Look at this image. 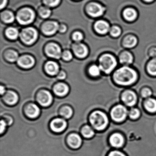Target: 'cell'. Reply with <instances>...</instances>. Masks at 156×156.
<instances>
[{"instance_id": "1", "label": "cell", "mask_w": 156, "mask_h": 156, "mask_svg": "<svg viewBox=\"0 0 156 156\" xmlns=\"http://www.w3.org/2000/svg\"><path fill=\"white\" fill-rule=\"evenodd\" d=\"M113 76L117 83L121 85L128 86L136 82L137 74L133 68L124 66L118 69L114 73Z\"/></svg>"}, {"instance_id": "2", "label": "cell", "mask_w": 156, "mask_h": 156, "mask_svg": "<svg viewBox=\"0 0 156 156\" xmlns=\"http://www.w3.org/2000/svg\"><path fill=\"white\" fill-rule=\"evenodd\" d=\"M99 66L101 71L106 74L110 73L116 67L117 60L114 55L106 53L103 55L99 59Z\"/></svg>"}, {"instance_id": "3", "label": "cell", "mask_w": 156, "mask_h": 156, "mask_svg": "<svg viewBox=\"0 0 156 156\" xmlns=\"http://www.w3.org/2000/svg\"><path fill=\"white\" fill-rule=\"evenodd\" d=\"M90 120L93 127L98 130L105 129L108 122L107 116L100 111H96L92 113Z\"/></svg>"}, {"instance_id": "4", "label": "cell", "mask_w": 156, "mask_h": 156, "mask_svg": "<svg viewBox=\"0 0 156 156\" xmlns=\"http://www.w3.org/2000/svg\"><path fill=\"white\" fill-rule=\"evenodd\" d=\"M35 17L33 11L29 8H25L18 13L17 19L18 22L22 25H27L31 23Z\"/></svg>"}, {"instance_id": "5", "label": "cell", "mask_w": 156, "mask_h": 156, "mask_svg": "<svg viewBox=\"0 0 156 156\" xmlns=\"http://www.w3.org/2000/svg\"><path fill=\"white\" fill-rule=\"evenodd\" d=\"M38 34L37 31L32 28L24 29L22 31L20 37L22 41L28 44H32L37 40Z\"/></svg>"}, {"instance_id": "6", "label": "cell", "mask_w": 156, "mask_h": 156, "mask_svg": "<svg viewBox=\"0 0 156 156\" xmlns=\"http://www.w3.org/2000/svg\"><path fill=\"white\" fill-rule=\"evenodd\" d=\"M128 114L126 108L121 105L116 106L111 111V118L116 122H121L125 120Z\"/></svg>"}, {"instance_id": "7", "label": "cell", "mask_w": 156, "mask_h": 156, "mask_svg": "<svg viewBox=\"0 0 156 156\" xmlns=\"http://www.w3.org/2000/svg\"><path fill=\"white\" fill-rule=\"evenodd\" d=\"M122 16L124 20L126 22H135L138 18V12L134 7L129 6L123 9Z\"/></svg>"}, {"instance_id": "8", "label": "cell", "mask_w": 156, "mask_h": 156, "mask_svg": "<svg viewBox=\"0 0 156 156\" xmlns=\"http://www.w3.org/2000/svg\"><path fill=\"white\" fill-rule=\"evenodd\" d=\"M139 40L137 37L134 34H127L122 38L121 41V44L124 49H134L137 45Z\"/></svg>"}, {"instance_id": "9", "label": "cell", "mask_w": 156, "mask_h": 156, "mask_svg": "<svg viewBox=\"0 0 156 156\" xmlns=\"http://www.w3.org/2000/svg\"><path fill=\"white\" fill-rule=\"evenodd\" d=\"M87 11L90 16L94 18H98L104 14L106 11V8L101 4L93 2L88 5Z\"/></svg>"}, {"instance_id": "10", "label": "cell", "mask_w": 156, "mask_h": 156, "mask_svg": "<svg viewBox=\"0 0 156 156\" xmlns=\"http://www.w3.org/2000/svg\"><path fill=\"white\" fill-rule=\"evenodd\" d=\"M119 61L125 66L132 64L134 61V56L129 50H124L118 55Z\"/></svg>"}, {"instance_id": "11", "label": "cell", "mask_w": 156, "mask_h": 156, "mask_svg": "<svg viewBox=\"0 0 156 156\" xmlns=\"http://www.w3.org/2000/svg\"><path fill=\"white\" fill-rule=\"evenodd\" d=\"M111 27L108 22L104 20L98 21L94 25L96 31L101 35H106L108 33Z\"/></svg>"}, {"instance_id": "12", "label": "cell", "mask_w": 156, "mask_h": 156, "mask_svg": "<svg viewBox=\"0 0 156 156\" xmlns=\"http://www.w3.org/2000/svg\"><path fill=\"white\" fill-rule=\"evenodd\" d=\"M122 101L128 106L132 107L136 103L137 97L133 91L127 90L122 94L121 96Z\"/></svg>"}, {"instance_id": "13", "label": "cell", "mask_w": 156, "mask_h": 156, "mask_svg": "<svg viewBox=\"0 0 156 156\" xmlns=\"http://www.w3.org/2000/svg\"><path fill=\"white\" fill-rule=\"evenodd\" d=\"M47 55L55 59H59L62 55L61 48L57 44L51 43L48 44L45 49Z\"/></svg>"}, {"instance_id": "14", "label": "cell", "mask_w": 156, "mask_h": 156, "mask_svg": "<svg viewBox=\"0 0 156 156\" xmlns=\"http://www.w3.org/2000/svg\"><path fill=\"white\" fill-rule=\"evenodd\" d=\"M37 100L39 104L43 106H48L51 104L52 96L50 92L43 91L38 94Z\"/></svg>"}, {"instance_id": "15", "label": "cell", "mask_w": 156, "mask_h": 156, "mask_svg": "<svg viewBox=\"0 0 156 156\" xmlns=\"http://www.w3.org/2000/svg\"><path fill=\"white\" fill-rule=\"evenodd\" d=\"M59 26L55 22L49 21L45 23L42 27V31L47 35H53L59 30Z\"/></svg>"}, {"instance_id": "16", "label": "cell", "mask_w": 156, "mask_h": 156, "mask_svg": "<svg viewBox=\"0 0 156 156\" xmlns=\"http://www.w3.org/2000/svg\"><path fill=\"white\" fill-rule=\"evenodd\" d=\"M109 141L112 147L115 148H120L124 145L125 140L124 137L121 134L115 133L110 136Z\"/></svg>"}, {"instance_id": "17", "label": "cell", "mask_w": 156, "mask_h": 156, "mask_svg": "<svg viewBox=\"0 0 156 156\" xmlns=\"http://www.w3.org/2000/svg\"><path fill=\"white\" fill-rule=\"evenodd\" d=\"M73 50L76 55L80 58L85 57L88 52L87 47L83 44L80 43H76L74 44Z\"/></svg>"}, {"instance_id": "18", "label": "cell", "mask_w": 156, "mask_h": 156, "mask_svg": "<svg viewBox=\"0 0 156 156\" xmlns=\"http://www.w3.org/2000/svg\"><path fill=\"white\" fill-rule=\"evenodd\" d=\"M66 127V121L62 119H56L51 123V129L55 132H62L65 129Z\"/></svg>"}, {"instance_id": "19", "label": "cell", "mask_w": 156, "mask_h": 156, "mask_svg": "<svg viewBox=\"0 0 156 156\" xmlns=\"http://www.w3.org/2000/svg\"><path fill=\"white\" fill-rule=\"evenodd\" d=\"M18 64L24 68H30L34 65L35 61L32 56L23 55L18 60Z\"/></svg>"}, {"instance_id": "20", "label": "cell", "mask_w": 156, "mask_h": 156, "mask_svg": "<svg viewBox=\"0 0 156 156\" xmlns=\"http://www.w3.org/2000/svg\"><path fill=\"white\" fill-rule=\"evenodd\" d=\"M69 145L73 148L79 147L82 144V139L77 134H73L69 136L68 139Z\"/></svg>"}, {"instance_id": "21", "label": "cell", "mask_w": 156, "mask_h": 156, "mask_svg": "<svg viewBox=\"0 0 156 156\" xmlns=\"http://www.w3.org/2000/svg\"><path fill=\"white\" fill-rule=\"evenodd\" d=\"M26 113L30 118H34L40 115V108L34 104H30L26 108Z\"/></svg>"}, {"instance_id": "22", "label": "cell", "mask_w": 156, "mask_h": 156, "mask_svg": "<svg viewBox=\"0 0 156 156\" xmlns=\"http://www.w3.org/2000/svg\"><path fill=\"white\" fill-rule=\"evenodd\" d=\"M45 68L46 72L51 75H55L59 72V66L54 62H48L45 65Z\"/></svg>"}, {"instance_id": "23", "label": "cell", "mask_w": 156, "mask_h": 156, "mask_svg": "<svg viewBox=\"0 0 156 156\" xmlns=\"http://www.w3.org/2000/svg\"><path fill=\"white\" fill-rule=\"evenodd\" d=\"M54 91L57 95L63 96L67 94L69 92V87L65 84L61 83L55 86Z\"/></svg>"}, {"instance_id": "24", "label": "cell", "mask_w": 156, "mask_h": 156, "mask_svg": "<svg viewBox=\"0 0 156 156\" xmlns=\"http://www.w3.org/2000/svg\"><path fill=\"white\" fill-rule=\"evenodd\" d=\"M4 99L7 104L10 105H14L18 102L19 97L16 93L9 91L5 95Z\"/></svg>"}, {"instance_id": "25", "label": "cell", "mask_w": 156, "mask_h": 156, "mask_svg": "<svg viewBox=\"0 0 156 156\" xmlns=\"http://www.w3.org/2000/svg\"><path fill=\"white\" fill-rule=\"evenodd\" d=\"M109 35L112 38L117 39L121 37L122 34V30L118 25H112L109 31Z\"/></svg>"}, {"instance_id": "26", "label": "cell", "mask_w": 156, "mask_h": 156, "mask_svg": "<svg viewBox=\"0 0 156 156\" xmlns=\"http://www.w3.org/2000/svg\"><path fill=\"white\" fill-rule=\"evenodd\" d=\"M145 108L150 113L156 112V100L154 98H149L147 99L144 104Z\"/></svg>"}, {"instance_id": "27", "label": "cell", "mask_w": 156, "mask_h": 156, "mask_svg": "<svg viewBox=\"0 0 156 156\" xmlns=\"http://www.w3.org/2000/svg\"><path fill=\"white\" fill-rule=\"evenodd\" d=\"M147 71L152 76H156V57L151 58L147 64Z\"/></svg>"}, {"instance_id": "28", "label": "cell", "mask_w": 156, "mask_h": 156, "mask_svg": "<svg viewBox=\"0 0 156 156\" xmlns=\"http://www.w3.org/2000/svg\"><path fill=\"white\" fill-rule=\"evenodd\" d=\"M6 34L9 39L14 40L18 38L19 35V32L18 30L11 27L7 29L6 31Z\"/></svg>"}, {"instance_id": "29", "label": "cell", "mask_w": 156, "mask_h": 156, "mask_svg": "<svg viewBox=\"0 0 156 156\" xmlns=\"http://www.w3.org/2000/svg\"><path fill=\"white\" fill-rule=\"evenodd\" d=\"M2 20L7 23L13 22L14 20V16L12 12L9 11H6L2 14Z\"/></svg>"}, {"instance_id": "30", "label": "cell", "mask_w": 156, "mask_h": 156, "mask_svg": "<svg viewBox=\"0 0 156 156\" xmlns=\"http://www.w3.org/2000/svg\"><path fill=\"white\" fill-rule=\"evenodd\" d=\"M6 58L11 62H14L18 59V54L17 52L13 51H8L5 54Z\"/></svg>"}, {"instance_id": "31", "label": "cell", "mask_w": 156, "mask_h": 156, "mask_svg": "<svg viewBox=\"0 0 156 156\" xmlns=\"http://www.w3.org/2000/svg\"><path fill=\"white\" fill-rule=\"evenodd\" d=\"M82 131L83 136L86 138L92 137L94 135V130L89 126H86L84 127Z\"/></svg>"}, {"instance_id": "32", "label": "cell", "mask_w": 156, "mask_h": 156, "mask_svg": "<svg viewBox=\"0 0 156 156\" xmlns=\"http://www.w3.org/2000/svg\"><path fill=\"white\" fill-rule=\"evenodd\" d=\"M61 114L65 118L69 119L73 115V111L72 108L69 107H65L61 110Z\"/></svg>"}, {"instance_id": "33", "label": "cell", "mask_w": 156, "mask_h": 156, "mask_svg": "<svg viewBox=\"0 0 156 156\" xmlns=\"http://www.w3.org/2000/svg\"><path fill=\"white\" fill-rule=\"evenodd\" d=\"M101 70L99 66L93 65L89 68V72L92 76H97L100 75Z\"/></svg>"}, {"instance_id": "34", "label": "cell", "mask_w": 156, "mask_h": 156, "mask_svg": "<svg viewBox=\"0 0 156 156\" xmlns=\"http://www.w3.org/2000/svg\"><path fill=\"white\" fill-rule=\"evenodd\" d=\"M129 116L131 119H135L138 118L140 116V111L136 108H132L129 112Z\"/></svg>"}, {"instance_id": "35", "label": "cell", "mask_w": 156, "mask_h": 156, "mask_svg": "<svg viewBox=\"0 0 156 156\" xmlns=\"http://www.w3.org/2000/svg\"><path fill=\"white\" fill-rule=\"evenodd\" d=\"M39 13L41 17L42 18H47L51 15V11L48 8L42 7L40 9Z\"/></svg>"}, {"instance_id": "36", "label": "cell", "mask_w": 156, "mask_h": 156, "mask_svg": "<svg viewBox=\"0 0 156 156\" xmlns=\"http://www.w3.org/2000/svg\"><path fill=\"white\" fill-rule=\"evenodd\" d=\"M60 0H44V4L48 7H54L58 5Z\"/></svg>"}, {"instance_id": "37", "label": "cell", "mask_w": 156, "mask_h": 156, "mask_svg": "<svg viewBox=\"0 0 156 156\" xmlns=\"http://www.w3.org/2000/svg\"><path fill=\"white\" fill-rule=\"evenodd\" d=\"M149 58H153L156 57V46H151L149 48L147 52Z\"/></svg>"}, {"instance_id": "38", "label": "cell", "mask_w": 156, "mask_h": 156, "mask_svg": "<svg viewBox=\"0 0 156 156\" xmlns=\"http://www.w3.org/2000/svg\"><path fill=\"white\" fill-rule=\"evenodd\" d=\"M152 94L151 90L148 88H145L142 90L141 92L142 96L144 98L149 97Z\"/></svg>"}, {"instance_id": "39", "label": "cell", "mask_w": 156, "mask_h": 156, "mask_svg": "<svg viewBox=\"0 0 156 156\" xmlns=\"http://www.w3.org/2000/svg\"><path fill=\"white\" fill-rule=\"evenodd\" d=\"M107 156H127L122 151L118 150L112 151H110Z\"/></svg>"}, {"instance_id": "40", "label": "cell", "mask_w": 156, "mask_h": 156, "mask_svg": "<svg viewBox=\"0 0 156 156\" xmlns=\"http://www.w3.org/2000/svg\"><path fill=\"white\" fill-rule=\"evenodd\" d=\"M62 57L64 60L66 61H70L73 58V55L71 53V52L69 51H65L63 53Z\"/></svg>"}, {"instance_id": "41", "label": "cell", "mask_w": 156, "mask_h": 156, "mask_svg": "<svg viewBox=\"0 0 156 156\" xmlns=\"http://www.w3.org/2000/svg\"><path fill=\"white\" fill-rule=\"evenodd\" d=\"M73 39L75 41L78 42L83 39V35L81 33L76 32L73 35Z\"/></svg>"}, {"instance_id": "42", "label": "cell", "mask_w": 156, "mask_h": 156, "mask_svg": "<svg viewBox=\"0 0 156 156\" xmlns=\"http://www.w3.org/2000/svg\"><path fill=\"white\" fill-rule=\"evenodd\" d=\"M6 125H7V124L4 120H1V130H0V132H1V134H2L3 131L5 130L6 128Z\"/></svg>"}, {"instance_id": "43", "label": "cell", "mask_w": 156, "mask_h": 156, "mask_svg": "<svg viewBox=\"0 0 156 156\" xmlns=\"http://www.w3.org/2000/svg\"><path fill=\"white\" fill-rule=\"evenodd\" d=\"M66 74L65 73L63 72H61L60 73H58V78L60 79H64L65 78H66Z\"/></svg>"}, {"instance_id": "44", "label": "cell", "mask_w": 156, "mask_h": 156, "mask_svg": "<svg viewBox=\"0 0 156 156\" xmlns=\"http://www.w3.org/2000/svg\"><path fill=\"white\" fill-rule=\"evenodd\" d=\"M7 0H1V5H0V8L1 9H3L5 8L6 6V4L7 3Z\"/></svg>"}, {"instance_id": "45", "label": "cell", "mask_w": 156, "mask_h": 156, "mask_svg": "<svg viewBox=\"0 0 156 156\" xmlns=\"http://www.w3.org/2000/svg\"><path fill=\"white\" fill-rule=\"evenodd\" d=\"M66 27L64 25H61L59 26V30L60 32L64 33L66 31Z\"/></svg>"}, {"instance_id": "46", "label": "cell", "mask_w": 156, "mask_h": 156, "mask_svg": "<svg viewBox=\"0 0 156 156\" xmlns=\"http://www.w3.org/2000/svg\"><path fill=\"white\" fill-rule=\"evenodd\" d=\"M142 1L147 4H150L153 3L155 1V0H142Z\"/></svg>"}, {"instance_id": "47", "label": "cell", "mask_w": 156, "mask_h": 156, "mask_svg": "<svg viewBox=\"0 0 156 156\" xmlns=\"http://www.w3.org/2000/svg\"><path fill=\"white\" fill-rule=\"evenodd\" d=\"M0 92H1V94L2 95L5 92V87H4L1 86V88H0Z\"/></svg>"}]
</instances>
